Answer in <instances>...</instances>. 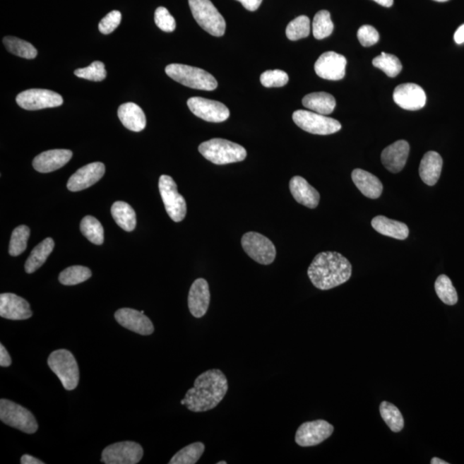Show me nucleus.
Returning <instances> with one entry per match:
<instances>
[{"label": "nucleus", "instance_id": "nucleus-26", "mask_svg": "<svg viewBox=\"0 0 464 464\" xmlns=\"http://www.w3.org/2000/svg\"><path fill=\"white\" fill-rule=\"evenodd\" d=\"M443 167L441 156L436 152H428L422 158L420 165V176L428 186L437 184Z\"/></svg>", "mask_w": 464, "mask_h": 464}, {"label": "nucleus", "instance_id": "nucleus-33", "mask_svg": "<svg viewBox=\"0 0 464 464\" xmlns=\"http://www.w3.org/2000/svg\"><path fill=\"white\" fill-rule=\"evenodd\" d=\"M81 230L83 235L91 243L101 245L105 241V231L102 225L96 218L86 216L82 220Z\"/></svg>", "mask_w": 464, "mask_h": 464}, {"label": "nucleus", "instance_id": "nucleus-53", "mask_svg": "<svg viewBox=\"0 0 464 464\" xmlns=\"http://www.w3.org/2000/svg\"><path fill=\"white\" fill-rule=\"evenodd\" d=\"M181 404H182V405H185V400H184V399H182V400H181Z\"/></svg>", "mask_w": 464, "mask_h": 464}, {"label": "nucleus", "instance_id": "nucleus-13", "mask_svg": "<svg viewBox=\"0 0 464 464\" xmlns=\"http://www.w3.org/2000/svg\"><path fill=\"white\" fill-rule=\"evenodd\" d=\"M333 432L334 427L326 420H317L305 422L297 429L295 441L299 446H315L331 437Z\"/></svg>", "mask_w": 464, "mask_h": 464}, {"label": "nucleus", "instance_id": "nucleus-28", "mask_svg": "<svg viewBox=\"0 0 464 464\" xmlns=\"http://www.w3.org/2000/svg\"><path fill=\"white\" fill-rule=\"evenodd\" d=\"M303 105L313 112L328 116L335 110L336 102L332 95L326 93H314L303 98Z\"/></svg>", "mask_w": 464, "mask_h": 464}, {"label": "nucleus", "instance_id": "nucleus-34", "mask_svg": "<svg viewBox=\"0 0 464 464\" xmlns=\"http://www.w3.org/2000/svg\"><path fill=\"white\" fill-rule=\"evenodd\" d=\"M379 410L384 422L392 432H399L403 430L404 420L398 408L392 403L383 402L381 403Z\"/></svg>", "mask_w": 464, "mask_h": 464}, {"label": "nucleus", "instance_id": "nucleus-36", "mask_svg": "<svg viewBox=\"0 0 464 464\" xmlns=\"http://www.w3.org/2000/svg\"><path fill=\"white\" fill-rule=\"evenodd\" d=\"M312 30L313 35L317 40L326 38L333 33L334 23L328 11H320L316 14L313 19Z\"/></svg>", "mask_w": 464, "mask_h": 464}, {"label": "nucleus", "instance_id": "nucleus-6", "mask_svg": "<svg viewBox=\"0 0 464 464\" xmlns=\"http://www.w3.org/2000/svg\"><path fill=\"white\" fill-rule=\"evenodd\" d=\"M47 364L66 391H73L77 388L79 369L77 360L70 351L66 349L54 351L47 359Z\"/></svg>", "mask_w": 464, "mask_h": 464}, {"label": "nucleus", "instance_id": "nucleus-47", "mask_svg": "<svg viewBox=\"0 0 464 464\" xmlns=\"http://www.w3.org/2000/svg\"><path fill=\"white\" fill-rule=\"evenodd\" d=\"M248 11H255L263 3V0H237Z\"/></svg>", "mask_w": 464, "mask_h": 464}, {"label": "nucleus", "instance_id": "nucleus-5", "mask_svg": "<svg viewBox=\"0 0 464 464\" xmlns=\"http://www.w3.org/2000/svg\"><path fill=\"white\" fill-rule=\"evenodd\" d=\"M193 17L202 29L213 37H223L225 20L210 0H189Z\"/></svg>", "mask_w": 464, "mask_h": 464}, {"label": "nucleus", "instance_id": "nucleus-22", "mask_svg": "<svg viewBox=\"0 0 464 464\" xmlns=\"http://www.w3.org/2000/svg\"><path fill=\"white\" fill-rule=\"evenodd\" d=\"M410 146L405 141H398L388 145L381 155L383 165L388 172L398 173L405 166Z\"/></svg>", "mask_w": 464, "mask_h": 464}, {"label": "nucleus", "instance_id": "nucleus-20", "mask_svg": "<svg viewBox=\"0 0 464 464\" xmlns=\"http://www.w3.org/2000/svg\"><path fill=\"white\" fill-rule=\"evenodd\" d=\"M210 299H211V295H210L208 281L202 278L194 280L190 287L188 299L189 308L191 314L196 319L204 316L208 312Z\"/></svg>", "mask_w": 464, "mask_h": 464}, {"label": "nucleus", "instance_id": "nucleus-2", "mask_svg": "<svg viewBox=\"0 0 464 464\" xmlns=\"http://www.w3.org/2000/svg\"><path fill=\"white\" fill-rule=\"evenodd\" d=\"M352 275V265L346 257L337 252H322L317 255L308 268V276L320 290L339 287Z\"/></svg>", "mask_w": 464, "mask_h": 464}, {"label": "nucleus", "instance_id": "nucleus-41", "mask_svg": "<svg viewBox=\"0 0 464 464\" xmlns=\"http://www.w3.org/2000/svg\"><path fill=\"white\" fill-rule=\"evenodd\" d=\"M77 77L87 79V81L100 82L107 77L105 66L101 61H94L85 69H77L74 71Z\"/></svg>", "mask_w": 464, "mask_h": 464}, {"label": "nucleus", "instance_id": "nucleus-10", "mask_svg": "<svg viewBox=\"0 0 464 464\" xmlns=\"http://www.w3.org/2000/svg\"><path fill=\"white\" fill-rule=\"evenodd\" d=\"M242 246L247 255L256 263L269 265L276 256V249L270 240L260 233L248 232L242 237Z\"/></svg>", "mask_w": 464, "mask_h": 464}, {"label": "nucleus", "instance_id": "nucleus-19", "mask_svg": "<svg viewBox=\"0 0 464 464\" xmlns=\"http://www.w3.org/2000/svg\"><path fill=\"white\" fill-rule=\"evenodd\" d=\"M32 315L30 304L23 297L14 293H2L0 295V316L19 321L29 319Z\"/></svg>", "mask_w": 464, "mask_h": 464}, {"label": "nucleus", "instance_id": "nucleus-21", "mask_svg": "<svg viewBox=\"0 0 464 464\" xmlns=\"http://www.w3.org/2000/svg\"><path fill=\"white\" fill-rule=\"evenodd\" d=\"M73 157V152L66 149L47 150L39 154L33 160V167L38 172H53L65 166Z\"/></svg>", "mask_w": 464, "mask_h": 464}, {"label": "nucleus", "instance_id": "nucleus-16", "mask_svg": "<svg viewBox=\"0 0 464 464\" xmlns=\"http://www.w3.org/2000/svg\"><path fill=\"white\" fill-rule=\"evenodd\" d=\"M114 319L122 327L141 335H150L154 332L152 321L145 315V311H138L130 308L118 309Z\"/></svg>", "mask_w": 464, "mask_h": 464}, {"label": "nucleus", "instance_id": "nucleus-23", "mask_svg": "<svg viewBox=\"0 0 464 464\" xmlns=\"http://www.w3.org/2000/svg\"><path fill=\"white\" fill-rule=\"evenodd\" d=\"M289 187L293 198L299 204L309 208H316L319 206L320 201L319 191L309 185L304 178L299 176L292 177Z\"/></svg>", "mask_w": 464, "mask_h": 464}, {"label": "nucleus", "instance_id": "nucleus-11", "mask_svg": "<svg viewBox=\"0 0 464 464\" xmlns=\"http://www.w3.org/2000/svg\"><path fill=\"white\" fill-rule=\"evenodd\" d=\"M144 455L140 444L133 441L118 442L102 451L101 461L107 464H136Z\"/></svg>", "mask_w": 464, "mask_h": 464}, {"label": "nucleus", "instance_id": "nucleus-39", "mask_svg": "<svg viewBox=\"0 0 464 464\" xmlns=\"http://www.w3.org/2000/svg\"><path fill=\"white\" fill-rule=\"evenodd\" d=\"M309 33H311V21L307 16H299L292 20L285 30V35L291 41L307 37Z\"/></svg>", "mask_w": 464, "mask_h": 464}, {"label": "nucleus", "instance_id": "nucleus-14", "mask_svg": "<svg viewBox=\"0 0 464 464\" xmlns=\"http://www.w3.org/2000/svg\"><path fill=\"white\" fill-rule=\"evenodd\" d=\"M191 112L206 121L223 122L230 117V110L223 103L203 97H191L188 100Z\"/></svg>", "mask_w": 464, "mask_h": 464}, {"label": "nucleus", "instance_id": "nucleus-43", "mask_svg": "<svg viewBox=\"0 0 464 464\" xmlns=\"http://www.w3.org/2000/svg\"><path fill=\"white\" fill-rule=\"evenodd\" d=\"M155 23L165 32H173L177 28L176 20L165 7H158L155 11Z\"/></svg>", "mask_w": 464, "mask_h": 464}, {"label": "nucleus", "instance_id": "nucleus-31", "mask_svg": "<svg viewBox=\"0 0 464 464\" xmlns=\"http://www.w3.org/2000/svg\"><path fill=\"white\" fill-rule=\"evenodd\" d=\"M205 451V445L201 442L193 443L191 445L182 448L174 455L169 464H194L199 461Z\"/></svg>", "mask_w": 464, "mask_h": 464}, {"label": "nucleus", "instance_id": "nucleus-24", "mask_svg": "<svg viewBox=\"0 0 464 464\" xmlns=\"http://www.w3.org/2000/svg\"><path fill=\"white\" fill-rule=\"evenodd\" d=\"M352 179L357 188L370 199H378L383 193V184L378 177L366 170L356 169L352 173Z\"/></svg>", "mask_w": 464, "mask_h": 464}, {"label": "nucleus", "instance_id": "nucleus-30", "mask_svg": "<svg viewBox=\"0 0 464 464\" xmlns=\"http://www.w3.org/2000/svg\"><path fill=\"white\" fill-rule=\"evenodd\" d=\"M111 213L117 224L126 232H133L136 227V213L129 204L117 201L111 208Z\"/></svg>", "mask_w": 464, "mask_h": 464}, {"label": "nucleus", "instance_id": "nucleus-32", "mask_svg": "<svg viewBox=\"0 0 464 464\" xmlns=\"http://www.w3.org/2000/svg\"><path fill=\"white\" fill-rule=\"evenodd\" d=\"M3 42L6 49L17 56L28 59L37 57V49L31 43L23 41V40L14 37H6L3 39Z\"/></svg>", "mask_w": 464, "mask_h": 464}, {"label": "nucleus", "instance_id": "nucleus-9", "mask_svg": "<svg viewBox=\"0 0 464 464\" xmlns=\"http://www.w3.org/2000/svg\"><path fill=\"white\" fill-rule=\"evenodd\" d=\"M158 188L170 219L174 222L184 220L187 213V204L184 196L178 193L177 185L173 178L162 174L158 182Z\"/></svg>", "mask_w": 464, "mask_h": 464}, {"label": "nucleus", "instance_id": "nucleus-4", "mask_svg": "<svg viewBox=\"0 0 464 464\" xmlns=\"http://www.w3.org/2000/svg\"><path fill=\"white\" fill-rule=\"evenodd\" d=\"M165 73L173 81L189 88L211 91L218 87L216 78L211 73L198 67L170 64L166 66Z\"/></svg>", "mask_w": 464, "mask_h": 464}, {"label": "nucleus", "instance_id": "nucleus-38", "mask_svg": "<svg viewBox=\"0 0 464 464\" xmlns=\"http://www.w3.org/2000/svg\"><path fill=\"white\" fill-rule=\"evenodd\" d=\"M372 64L376 69L382 70L388 77L391 78L398 76L403 69L402 63L398 57L393 54L384 53V52L372 61Z\"/></svg>", "mask_w": 464, "mask_h": 464}, {"label": "nucleus", "instance_id": "nucleus-51", "mask_svg": "<svg viewBox=\"0 0 464 464\" xmlns=\"http://www.w3.org/2000/svg\"><path fill=\"white\" fill-rule=\"evenodd\" d=\"M431 463H432V464H448L447 462L444 461V460H442V459H439V458H432V461H431Z\"/></svg>", "mask_w": 464, "mask_h": 464}, {"label": "nucleus", "instance_id": "nucleus-37", "mask_svg": "<svg viewBox=\"0 0 464 464\" xmlns=\"http://www.w3.org/2000/svg\"><path fill=\"white\" fill-rule=\"evenodd\" d=\"M435 291L443 303L448 305H454L458 303V292L449 277L445 275L439 276L435 282Z\"/></svg>", "mask_w": 464, "mask_h": 464}, {"label": "nucleus", "instance_id": "nucleus-29", "mask_svg": "<svg viewBox=\"0 0 464 464\" xmlns=\"http://www.w3.org/2000/svg\"><path fill=\"white\" fill-rule=\"evenodd\" d=\"M54 248V242L50 237L43 240L35 246L30 256L28 258L25 266L27 273H33L46 263Z\"/></svg>", "mask_w": 464, "mask_h": 464}, {"label": "nucleus", "instance_id": "nucleus-12", "mask_svg": "<svg viewBox=\"0 0 464 464\" xmlns=\"http://www.w3.org/2000/svg\"><path fill=\"white\" fill-rule=\"evenodd\" d=\"M16 101L22 109L39 110L61 106L63 98L61 95L49 90L30 89L20 93Z\"/></svg>", "mask_w": 464, "mask_h": 464}, {"label": "nucleus", "instance_id": "nucleus-15", "mask_svg": "<svg viewBox=\"0 0 464 464\" xmlns=\"http://www.w3.org/2000/svg\"><path fill=\"white\" fill-rule=\"evenodd\" d=\"M347 59L335 52H326L317 59L316 73L328 81H340L346 74Z\"/></svg>", "mask_w": 464, "mask_h": 464}, {"label": "nucleus", "instance_id": "nucleus-50", "mask_svg": "<svg viewBox=\"0 0 464 464\" xmlns=\"http://www.w3.org/2000/svg\"><path fill=\"white\" fill-rule=\"evenodd\" d=\"M374 1L384 7H391L394 3V0H374Z\"/></svg>", "mask_w": 464, "mask_h": 464}, {"label": "nucleus", "instance_id": "nucleus-8", "mask_svg": "<svg viewBox=\"0 0 464 464\" xmlns=\"http://www.w3.org/2000/svg\"><path fill=\"white\" fill-rule=\"evenodd\" d=\"M293 121L301 129L312 134L328 136L339 132L342 124L335 119L308 110H297L292 114Z\"/></svg>", "mask_w": 464, "mask_h": 464}, {"label": "nucleus", "instance_id": "nucleus-48", "mask_svg": "<svg viewBox=\"0 0 464 464\" xmlns=\"http://www.w3.org/2000/svg\"><path fill=\"white\" fill-rule=\"evenodd\" d=\"M22 464H43L41 460L32 457V456L25 454L21 458Z\"/></svg>", "mask_w": 464, "mask_h": 464}, {"label": "nucleus", "instance_id": "nucleus-52", "mask_svg": "<svg viewBox=\"0 0 464 464\" xmlns=\"http://www.w3.org/2000/svg\"><path fill=\"white\" fill-rule=\"evenodd\" d=\"M434 1H437V2H446V1H449V0H434Z\"/></svg>", "mask_w": 464, "mask_h": 464}, {"label": "nucleus", "instance_id": "nucleus-27", "mask_svg": "<svg viewBox=\"0 0 464 464\" xmlns=\"http://www.w3.org/2000/svg\"><path fill=\"white\" fill-rule=\"evenodd\" d=\"M372 227L382 235L393 237L398 240H405L410 234L406 224L388 219L384 216H376L371 221Z\"/></svg>", "mask_w": 464, "mask_h": 464}, {"label": "nucleus", "instance_id": "nucleus-25", "mask_svg": "<svg viewBox=\"0 0 464 464\" xmlns=\"http://www.w3.org/2000/svg\"><path fill=\"white\" fill-rule=\"evenodd\" d=\"M118 117L123 126L133 132H141L146 126L144 111L136 103L126 102L119 107Z\"/></svg>", "mask_w": 464, "mask_h": 464}, {"label": "nucleus", "instance_id": "nucleus-40", "mask_svg": "<svg viewBox=\"0 0 464 464\" xmlns=\"http://www.w3.org/2000/svg\"><path fill=\"white\" fill-rule=\"evenodd\" d=\"M30 236V229L26 225H20L11 234L9 254L13 256L21 255L25 251L28 240Z\"/></svg>", "mask_w": 464, "mask_h": 464}, {"label": "nucleus", "instance_id": "nucleus-42", "mask_svg": "<svg viewBox=\"0 0 464 464\" xmlns=\"http://www.w3.org/2000/svg\"><path fill=\"white\" fill-rule=\"evenodd\" d=\"M289 77L287 73L281 70H268L261 75V83L267 88L283 87L287 84Z\"/></svg>", "mask_w": 464, "mask_h": 464}, {"label": "nucleus", "instance_id": "nucleus-35", "mask_svg": "<svg viewBox=\"0 0 464 464\" xmlns=\"http://www.w3.org/2000/svg\"><path fill=\"white\" fill-rule=\"evenodd\" d=\"M93 275L88 268L83 266H73L59 273V280L62 285H75L85 282Z\"/></svg>", "mask_w": 464, "mask_h": 464}, {"label": "nucleus", "instance_id": "nucleus-46", "mask_svg": "<svg viewBox=\"0 0 464 464\" xmlns=\"http://www.w3.org/2000/svg\"><path fill=\"white\" fill-rule=\"evenodd\" d=\"M11 364V359L9 352H7L6 348L4 345H0V366L2 367H8Z\"/></svg>", "mask_w": 464, "mask_h": 464}, {"label": "nucleus", "instance_id": "nucleus-3", "mask_svg": "<svg viewBox=\"0 0 464 464\" xmlns=\"http://www.w3.org/2000/svg\"><path fill=\"white\" fill-rule=\"evenodd\" d=\"M199 152L206 160L218 165L242 162L247 157L243 146L224 138H213L201 143Z\"/></svg>", "mask_w": 464, "mask_h": 464}, {"label": "nucleus", "instance_id": "nucleus-1", "mask_svg": "<svg viewBox=\"0 0 464 464\" xmlns=\"http://www.w3.org/2000/svg\"><path fill=\"white\" fill-rule=\"evenodd\" d=\"M229 388L223 371L212 369L197 376L194 387L185 395V406L194 412L213 410L225 398Z\"/></svg>", "mask_w": 464, "mask_h": 464}, {"label": "nucleus", "instance_id": "nucleus-45", "mask_svg": "<svg viewBox=\"0 0 464 464\" xmlns=\"http://www.w3.org/2000/svg\"><path fill=\"white\" fill-rule=\"evenodd\" d=\"M359 41L363 47H371L379 41V34L374 27L363 25L358 30Z\"/></svg>", "mask_w": 464, "mask_h": 464}, {"label": "nucleus", "instance_id": "nucleus-44", "mask_svg": "<svg viewBox=\"0 0 464 464\" xmlns=\"http://www.w3.org/2000/svg\"><path fill=\"white\" fill-rule=\"evenodd\" d=\"M121 22V13L119 11H111L99 23V30L105 35L112 33Z\"/></svg>", "mask_w": 464, "mask_h": 464}, {"label": "nucleus", "instance_id": "nucleus-17", "mask_svg": "<svg viewBox=\"0 0 464 464\" xmlns=\"http://www.w3.org/2000/svg\"><path fill=\"white\" fill-rule=\"evenodd\" d=\"M105 173V165L101 162H91L77 170L67 182L70 191L78 192L97 184Z\"/></svg>", "mask_w": 464, "mask_h": 464}, {"label": "nucleus", "instance_id": "nucleus-54", "mask_svg": "<svg viewBox=\"0 0 464 464\" xmlns=\"http://www.w3.org/2000/svg\"><path fill=\"white\" fill-rule=\"evenodd\" d=\"M226 463H226L225 461H222V462L218 463V464H226Z\"/></svg>", "mask_w": 464, "mask_h": 464}, {"label": "nucleus", "instance_id": "nucleus-18", "mask_svg": "<svg viewBox=\"0 0 464 464\" xmlns=\"http://www.w3.org/2000/svg\"><path fill=\"white\" fill-rule=\"evenodd\" d=\"M396 105L406 110L422 109L427 102V95L422 87L415 84L400 85L394 90Z\"/></svg>", "mask_w": 464, "mask_h": 464}, {"label": "nucleus", "instance_id": "nucleus-7", "mask_svg": "<svg viewBox=\"0 0 464 464\" xmlns=\"http://www.w3.org/2000/svg\"><path fill=\"white\" fill-rule=\"evenodd\" d=\"M0 420L6 425L28 434L38 430V423L32 412L10 400H0Z\"/></svg>", "mask_w": 464, "mask_h": 464}, {"label": "nucleus", "instance_id": "nucleus-49", "mask_svg": "<svg viewBox=\"0 0 464 464\" xmlns=\"http://www.w3.org/2000/svg\"><path fill=\"white\" fill-rule=\"evenodd\" d=\"M454 40L458 44L464 42V25L460 26L454 35Z\"/></svg>", "mask_w": 464, "mask_h": 464}]
</instances>
